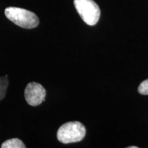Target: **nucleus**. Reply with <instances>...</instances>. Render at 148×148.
<instances>
[{"label":"nucleus","mask_w":148,"mask_h":148,"mask_svg":"<svg viewBox=\"0 0 148 148\" xmlns=\"http://www.w3.org/2000/svg\"><path fill=\"white\" fill-rule=\"evenodd\" d=\"M24 95L29 105L37 106L45 101L46 90L41 84L34 82H30L25 87Z\"/></svg>","instance_id":"4"},{"label":"nucleus","mask_w":148,"mask_h":148,"mask_svg":"<svg viewBox=\"0 0 148 148\" xmlns=\"http://www.w3.org/2000/svg\"><path fill=\"white\" fill-rule=\"evenodd\" d=\"M74 5L82 19L88 25H95L100 17V9L93 0H74Z\"/></svg>","instance_id":"3"},{"label":"nucleus","mask_w":148,"mask_h":148,"mask_svg":"<svg viewBox=\"0 0 148 148\" xmlns=\"http://www.w3.org/2000/svg\"><path fill=\"white\" fill-rule=\"evenodd\" d=\"M8 84L9 81L8 77L5 76L0 77V101L2 100L5 97Z\"/></svg>","instance_id":"6"},{"label":"nucleus","mask_w":148,"mask_h":148,"mask_svg":"<svg viewBox=\"0 0 148 148\" xmlns=\"http://www.w3.org/2000/svg\"><path fill=\"white\" fill-rule=\"evenodd\" d=\"M1 148H25V144L21 140L17 138H11L3 142L1 146Z\"/></svg>","instance_id":"5"},{"label":"nucleus","mask_w":148,"mask_h":148,"mask_svg":"<svg viewBox=\"0 0 148 148\" xmlns=\"http://www.w3.org/2000/svg\"><path fill=\"white\" fill-rule=\"evenodd\" d=\"M128 148H138L137 146H130V147H128Z\"/></svg>","instance_id":"8"},{"label":"nucleus","mask_w":148,"mask_h":148,"mask_svg":"<svg viewBox=\"0 0 148 148\" xmlns=\"http://www.w3.org/2000/svg\"><path fill=\"white\" fill-rule=\"evenodd\" d=\"M5 15L10 21L25 29H32L39 24L38 16L31 11L17 7H8L5 9Z\"/></svg>","instance_id":"1"},{"label":"nucleus","mask_w":148,"mask_h":148,"mask_svg":"<svg viewBox=\"0 0 148 148\" xmlns=\"http://www.w3.org/2000/svg\"><path fill=\"white\" fill-rule=\"evenodd\" d=\"M138 91L141 95H148V79L140 83L138 88Z\"/></svg>","instance_id":"7"},{"label":"nucleus","mask_w":148,"mask_h":148,"mask_svg":"<svg viewBox=\"0 0 148 148\" xmlns=\"http://www.w3.org/2000/svg\"><path fill=\"white\" fill-rule=\"evenodd\" d=\"M86 134V128L79 121H70L64 123L57 132V138L64 144L75 143L82 140Z\"/></svg>","instance_id":"2"}]
</instances>
